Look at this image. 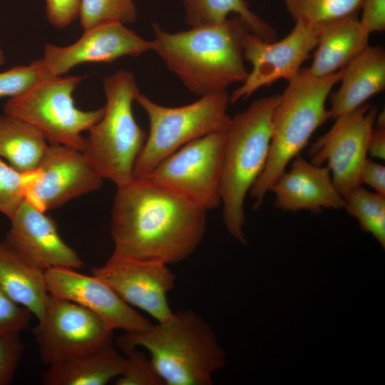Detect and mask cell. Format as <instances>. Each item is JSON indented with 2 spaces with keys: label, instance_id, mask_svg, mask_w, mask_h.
<instances>
[{
  "label": "cell",
  "instance_id": "6da1fadb",
  "mask_svg": "<svg viewBox=\"0 0 385 385\" xmlns=\"http://www.w3.org/2000/svg\"><path fill=\"white\" fill-rule=\"evenodd\" d=\"M207 210L150 177L117 186L111 211L112 255L180 262L201 242Z\"/></svg>",
  "mask_w": 385,
  "mask_h": 385
},
{
  "label": "cell",
  "instance_id": "7a4b0ae2",
  "mask_svg": "<svg viewBox=\"0 0 385 385\" xmlns=\"http://www.w3.org/2000/svg\"><path fill=\"white\" fill-rule=\"evenodd\" d=\"M153 30L151 51L195 95L226 91L235 83H242L248 74L243 47L251 31L238 16L175 33L158 24L153 25Z\"/></svg>",
  "mask_w": 385,
  "mask_h": 385
},
{
  "label": "cell",
  "instance_id": "3957f363",
  "mask_svg": "<svg viewBox=\"0 0 385 385\" xmlns=\"http://www.w3.org/2000/svg\"><path fill=\"white\" fill-rule=\"evenodd\" d=\"M117 344L126 354L144 348L166 385H211L213 374L225 364L215 332L194 311L175 312L165 322L142 332H125Z\"/></svg>",
  "mask_w": 385,
  "mask_h": 385
},
{
  "label": "cell",
  "instance_id": "277c9868",
  "mask_svg": "<svg viewBox=\"0 0 385 385\" xmlns=\"http://www.w3.org/2000/svg\"><path fill=\"white\" fill-rule=\"evenodd\" d=\"M342 69L323 77L301 68L279 94L271 122V141L262 173L250 190L257 210L287 165L307 146L314 132L329 119L326 101L339 82Z\"/></svg>",
  "mask_w": 385,
  "mask_h": 385
},
{
  "label": "cell",
  "instance_id": "5b68a950",
  "mask_svg": "<svg viewBox=\"0 0 385 385\" xmlns=\"http://www.w3.org/2000/svg\"><path fill=\"white\" fill-rule=\"evenodd\" d=\"M279 94L257 99L225 128L220 204L228 232L246 245L243 231L247 194L265 168L271 141L272 111Z\"/></svg>",
  "mask_w": 385,
  "mask_h": 385
},
{
  "label": "cell",
  "instance_id": "8992f818",
  "mask_svg": "<svg viewBox=\"0 0 385 385\" xmlns=\"http://www.w3.org/2000/svg\"><path fill=\"white\" fill-rule=\"evenodd\" d=\"M103 89V115L88 130L82 152L103 179L120 186L133 178L135 163L147 137L132 110L140 91L134 75L126 70L106 76Z\"/></svg>",
  "mask_w": 385,
  "mask_h": 385
},
{
  "label": "cell",
  "instance_id": "52a82bcc",
  "mask_svg": "<svg viewBox=\"0 0 385 385\" xmlns=\"http://www.w3.org/2000/svg\"><path fill=\"white\" fill-rule=\"evenodd\" d=\"M135 101L145 111L150 123L149 133L135 163V178L149 176L168 156L194 140L224 129L230 119L227 90L178 107L158 104L140 91Z\"/></svg>",
  "mask_w": 385,
  "mask_h": 385
},
{
  "label": "cell",
  "instance_id": "ba28073f",
  "mask_svg": "<svg viewBox=\"0 0 385 385\" xmlns=\"http://www.w3.org/2000/svg\"><path fill=\"white\" fill-rule=\"evenodd\" d=\"M82 77L51 76L34 85L4 105V113L19 118L37 129L49 144L83 151L82 135L102 118L104 107L93 111L78 108L73 93Z\"/></svg>",
  "mask_w": 385,
  "mask_h": 385
},
{
  "label": "cell",
  "instance_id": "9c48e42d",
  "mask_svg": "<svg viewBox=\"0 0 385 385\" xmlns=\"http://www.w3.org/2000/svg\"><path fill=\"white\" fill-rule=\"evenodd\" d=\"M113 332L92 311L50 294L33 329L41 360L47 366L112 346Z\"/></svg>",
  "mask_w": 385,
  "mask_h": 385
},
{
  "label": "cell",
  "instance_id": "30bf717a",
  "mask_svg": "<svg viewBox=\"0 0 385 385\" xmlns=\"http://www.w3.org/2000/svg\"><path fill=\"white\" fill-rule=\"evenodd\" d=\"M225 128L185 144L164 159L148 177L207 210L217 207Z\"/></svg>",
  "mask_w": 385,
  "mask_h": 385
},
{
  "label": "cell",
  "instance_id": "8fae6325",
  "mask_svg": "<svg viewBox=\"0 0 385 385\" xmlns=\"http://www.w3.org/2000/svg\"><path fill=\"white\" fill-rule=\"evenodd\" d=\"M377 115V106L365 103L335 119L330 130L309 148L311 163L317 165L327 163L333 183L342 197L362 185L361 171Z\"/></svg>",
  "mask_w": 385,
  "mask_h": 385
},
{
  "label": "cell",
  "instance_id": "7c38bea8",
  "mask_svg": "<svg viewBox=\"0 0 385 385\" xmlns=\"http://www.w3.org/2000/svg\"><path fill=\"white\" fill-rule=\"evenodd\" d=\"M24 174L25 199L44 212L99 190L103 180L82 151L56 144H49L38 166Z\"/></svg>",
  "mask_w": 385,
  "mask_h": 385
},
{
  "label": "cell",
  "instance_id": "4fadbf2b",
  "mask_svg": "<svg viewBox=\"0 0 385 385\" xmlns=\"http://www.w3.org/2000/svg\"><path fill=\"white\" fill-rule=\"evenodd\" d=\"M317 45V29L295 21L292 31L280 41H267L249 32L243 57L252 66L241 86L230 96V104L251 96L263 86L280 79H292Z\"/></svg>",
  "mask_w": 385,
  "mask_h": 385
},
{
  "label": "cell",
  "instance_id": "5bb4252c",
  "mask_svg": "<svg viewBox=\"0 0 385 385\" xmlns=\"http://www.w3.org/2000/svg\"><path fill=\"white\" fill-rule=\"evenodd\" d=\"M91 272L126 304L142 309L157 322L173 317L168 294L175 287V275L168 265L111 255L105 265L93 267Z\"/></svg>",
  "mask_w": 385,
  "mask_h": 385
},
{
  "label": "cell",
  "instance_id": "9a60e30c",
  "mask_svg": "<svg viewBox=\"0 0 385 385\" xmlns=\"http://www.w3.org/2000/svg\"><path fill=\"white\" fill-rule=\"evenodd\" d=\"M51 295L78 304L99 316L111 331L142 332L152 324L126 304L108 284L94 276L74 269L53 267L45 270Z\"/></svg>",
  "mask_w": 385,
  "mask_h": 385
},
{
  "label": "cell",
  "instance_id": "2e32d148",
  "mask_svg": "<svg viewBox=\"0 0 385 385\" xmlns=\"http://www.w3.org/2000/svg\"><path fill=\"white\" fill-rule=\"evenodd\" d=\"M148 41L125 24L112 22L84 30L73 43L58 46L47 43L42 60L52 76H62L85 63H111L123 56H138L151 51Z\"/></svg>",
  "mask_w": 385,
  "mask_h": 385
},
{
  "label": "cell",
  "instance_id": "e0dca14e",
  "mask_svg": "<svg viewBox=\"0 0 385 385\" xmlns=\"http://www.w3.org/2000/svg\"><path fill=\"white\" fill-rule=\"evenodd\" d=\"M6 240L43 270L81 269L83 262L60 236L55 221L26 199L13 216Z\"/></svg>",
  "mask_w": 385,
  "mask_h": 385
},
{
  "label": "cell",
  "instance_id": "ac0fdd59",
  "mask_svg": "<svg viewBox=\"0 0 385 385\" xmlns=\"http://www.w3.org/2000/svg\"><path fill=\"white\" fill-rule=\"evenodd\" d=\"M275 195L274 205L283 211L344 208V199L335 188L327 166L308 162L300 155L292 162L270 187Z\"/></svg>",
  "mask_w": 385,
  "mask_h": 385
},
{
  "label": "cell",
  "instance_id": "d6986e66",
  "mask_svg": "<svg viewBox=\"0 0 385 385\" xmlns=\"http://www.w3.org/2000/svg\"><path fill=\"white\" fill-rule=\"evenodd\" d=\"M339 87L330 93L329 119H337L362 106L385 88V51L369 45L345 67Z\"/></svg>",
  "mask_w": 385,
  "mask_h": 385
},
{
  "label": "cell",
  "instance_id": "ffe728a7",
  "mask_svg": "<svg viewBox=\"0 0 385 385\" xmlns=\"http://www.w3.org/2000/svg\"><path fill=\"white\" fill-rule=\"evenodd\" d=\"M317 45L308 71L323 77L337 72L369 46L370 33L358 19L348 16L315 28Z\"/></svg>",
  "mask_w": 385,
  "mask_h": 385
},
{
  "label": "cell",
  "instance_id": "44dd1931",
  "mask_svg": "<svg viewBox=\"0 0 385 385\" xmlns=\"http://www.w3.org/2000/svg\"><path fill=\"white\" fill-rule=\"evenodd\" d=\"M0 286L39 320L49 297L45 270L6 240L0 242Z\"/></svg>",
  "mask_w": 385,
  "mask_h": 385
},
{
  "label": "cell",
  "instance_id": "7402d4cb",
  "mask_svg": "<svg viewBox=\"0 0 385 385\" xmlns=\"http://www.w3.org/2000/svg\"><path fill=\"white\" fill-rule=\"evenodd\" d=\"M125 357L110 346L93 354L48 365L42 374L45 385H105L123 371Z\"/></svg>",
  "mask_w": 385,
  "mask_h": 385
},
{
  "label": "cell",
  "instance_id": "603a6c76",
  "mask_svg": "<svg viewBox=\"0 0 385 385\" xmlns=\"http://www.w3.org/2000/svg\"><path fill=\"white\" fill-rule=\"evenodd\" d=\"M31 125L15 116L0 115V158L18 171L34 170L49 144Z\"/></svg>",
  "mask_w": 385,
  "mask_h": 385
},
{
  "label": "cell",
  "instance_id": "cb8c5ba5",
  "mask_svg": "<svg viewBox=\"0 0 385 385\" xmlns=\"http://www.w3.org/2000/svg\"><path fill=\"white\" fill-rule=\"evenodd\" d=\"M185 20L190 27L219 24L231 14L240 17L250 31L265 41L276 40L274 28L254 13L245 0H183Z\"/></svg>",
  "mask_w": 385,
  "mask_h": 385
},
{
  "label": "cell",
  "instance_id": "d4e9b609",
  "mask_svg": "<svg viewBox=\"0 0 385 385\" xmlns=\"http://www.w3.org/2000/svg\"><path fill=\"white\" fill-rule=\"evenodd\" d=\"M343 197L346 212L358 220L364 232L371 234L384 249L385 197L361 185Z\"/></svg>",
  "mask_w": 385,
  "mask_h": 385
},
{
  "label": "cell",
  "instance_id": "484cf974",
  "mask_svg": "<svg viewBox=\"0 0 385 385\" xmlns=\"http://www.w3.org/2000/svg\"><path fill=\"white\" fill-rule=\"evenodd\" d=\"M295 21L314 28L348 16L357 14L364 0H284Z\"/></svg>",
  "mask_w": 385,
  "mask_h": 385
},
{
  "label": "cell",
  "instance_id": "4316f807",
  "mask_svg": "<svg viewBox=\"0 0 385 385\" xmlns=\"http://www.w3.org/2000/svg\"><path fill=\"white\" fill-rule=\"evenodd\" d=\"M78 16L83 30L112 22L123 24L135 21L134 0H81Z\"/></svg>",
  "mask_w": 385,
  "mask_h": 385
},
{
  "label": "cell",
  "instance_id": "83f0119b",
  "mask_svg": "<svg viewBox=\"0 0 385 385\" xmlns=\"http://www.w3.org/2000/svg\"><path fill=\"white\" fill-rule=\"evenodd\" d=\"M51 76L42 58L0 72V98L19 96Z\"/></svg>",
  "mask_w": 385,
  "mask_h": 385
},
{
  "label": "cell",
  "instance_id": "f1b7e54d",
  "mask_svg": "<svg viewBox=\"0 0 385 385\" xmlns=\"http://www.w3.org/2000/svg\"><path fill=\"white\" fill-rule=\"evenodd\" d=\"M24 200V174L0 158V212L11 220Z\"/></svg>",
  "mask_w": 385,
  "mask_h": 385
},
{
  "label": "cell",
  "instance_id": "f546056e",
  "mask_svg": "<svg viewBox=\"0 0 385 385\" xmlns=\"http://www.w3.org/2000/svg\"><path fill=\"white\" fill-rule=\"evenodd\" d=\"M123 373L116 379L117 385H163L150 358L138 349L125 354Z\"/></svg>",
  "mask_w": 385,
  "mask_h": 385
},
{
  "label": "cell",
  "instance_id": "4dcf8cb0",
  "mask_svg": "<svg viewBox=\"0 0 385 385\" xmlns=\"http://www.w3.org/2000/svg\"><path fill=\"white\" fill-rule=\"evenodd\" d=\"M32 314L12 300L0 286V337L20 334L29 327Z\"/></svg>",
  "mask_w": 385,
  "mask_h": 385
},
{
  "label": "cell",
  "instance_id": "1f68e13d",
  "mask_svg": "<svg viewBox=\"0 0 385 385\" xmlns=\"http://www.w3.org/2000/svg\"><path fill=\"white\" fill-rule=\"evenodd\" d=\"M24 349L20 334L0 337V385L12 382Z\"/></svg>",
  "mask_w": 385,
  "mask_h": 385
},
{
  "label": "cell",
  "instance_id": "d6a6232c",
  "mask_svg": "<svg viewBox=\"0 0 385 385\" xmlns=\"http://www.w3.org/2000/svg\"><path fill=\"white\" fill-rule=\"evenodd\" d=\"M50 23L60 29L69 26L78 16L81 0H46Z\"/></svg>",
  "mask_w": 385,
  "mask_h": 385
},
{
  "label": "cell",
  "instance_id": "836d02e7",
  "mask_svg": "<svg viewBox=\"0 0 385 385\" xmlns=\"http://www.w3.org/2000/svg\"><path fill=\"white\" fill-rule=\"evenodd\" d=\"M360 19L371 34L385 30V0H364Z\"/></svg>",
  "mask_w": 385,
  "mask_h": 385
},
{
  "label": "cell",
  "instance_id": "e575fe53",
  "mask_svg": "<svg viewBox=\"0 0 385 385\" xmlns=\"http://www.w3.org/2000/svg\"><path fill=\"white\" fill-rule=\"evenodd\" d=\"M361 182L371 187L375 192L385 197V167L366 159L361 171Z\"/></svg>",
  "mask_w": 385,
  "mask_h": 385
},
{
  "label": "cell",
  "instance_id": "d590c367",
  "mask_svg": "<svg viewBox=\"0 0 385 385\" xmlns=\"http://www.w3.org/2000/svg\"><path fill=\"white\" fill-rule=\"evenodd\" d=\"M368 153L372 158L384 160L385 158V115H377L368 143Z\"/></svg>",
  "mask_w": 385,
  "mask_h": 385
},
{
  "label": "cell",
  "instance_id": "8d00e7d4",
  "mask_svg": "<svg viewBox=\"0 0 385 385\" xmlns=\"http://www.w3.org/2000/svg\"><path fill=\"white\" fill-rule=\"evenodd\" d=\"M5 62V56L4 51L0 48V66Z\"/></svg>",
  "mask_w": 385,
  "mask_h": 385
}]
</instances>
